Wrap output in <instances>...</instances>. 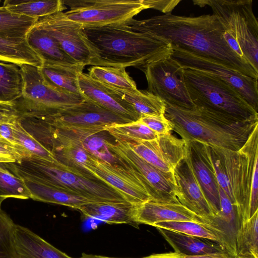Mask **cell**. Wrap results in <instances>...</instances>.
<instances>
[{"mask_svg": "<svg viewBox=\"0 0 258 258\" xmlns=\"http://www.w3.org/2000/svg\"><path fill=\"white\" fill-rule=\"evenodd\" d=\"M240 224L250 218L251 182L258 164V126L237 151L219 148Z\"/></svg>", "mask_w": 258, "mask_h": 258, "instance_id": "cell-7", "label": "cell"}, {"mask_svg": "<svg viewBox=\"0 0 258 258\" xmlns=\"http://www.w3.org/2000/svg\"><path fill=\"white\" fill-rule=\"evenodd\" d=\"M194 5L211 7L225 32L237 42L242 57L258 73V22L252 0H195Z\"/></svg>", "mask_w": 258, "mask_h": 258, "instance_id": "cell-6", "label": "cell"}, {"mask_svg": "<svg viewBox=\"0 0 258 258\" xmlns=\"http://www.w3.org/2000/svg\"><path fill=\"white\" fill-rule=\"evenodd\" d=\"M128 144L148 163L163 172L174 173L176 167L186 155L188 142L171 133L159 135L153 140Z\"/></svg>", "mask_w": 258, "mask_h": 258, "instance_id": "cell-17", "label": "cell"}, {"mask_svg": "<svg viewBox=\"0 0 258 258\" xmlns=\"http://www.w3.org/2000/svg\"><path fill=\"white\" fill-rule=\"evenodd\" d=\"M142 258H173L170 252L152 254Z\"/></svg>", "mask_w": 258, "mask_h": 258, "instance_id": "cell-46", "label": "cell"}, {"mask_svg": "<svg viewBox=\"0 0 258 258\" xmlns=\"http://www.w3.org/2000/svg\"><path fill=\"white\" fill-rule=\"evenodd\" d=\"M0 197L25 200L31 194L20 177L0 166Z\"/></svg>", "mask_w": 258, "mask_h": 258, "instance_id": "cell-38", "label": "cell"}, {"mask_svg": "<svg viewBox=\"0 0 258 258\" xmlns=\"http://www.w3.org/2000/svg\"><path fill=\"white\" fill-rule=\"evenodd\" d=\"M84 67L82 64L43 63L38 69L44 82L53 89L64 93L82 95L79 89L78 75L83 72Z\"/></svg>", "mask_w": 258, "mask_h": 258, "instance_id": "cell-23", "label": "cell"}, {"mask_svg": "<svg viewBox=\"0 0 258 258\" xmlns=\"http://www.w3.org/2000/svg\"><path fill=\"white\" fill-rule=\"evenodd\" d=\"M186 86L196 106L242 121H258V112L239 92L212 75L184 69Z\"/></svg>", "mask_w": 258, "mask_h": 258, "instance_id": "cell-4", "label": "cell"}, {"mask_svg": "<svg viewBox=\"0 0 258 258\" xmlns=\"http://www.w3.org/2000/svg\"><path fill=\"white\" fill-rule=\"evenodd\" d=\"M138 120L159 135L168 134L173 131L172 125L165 116L144 115Z\"/></svg>", "mask_w": 258, "mask_h": 258, "instance_id": "cell-40", "label": "cell"}, {"mask_svg": "<svg viewBox=\"0 0 258 258\" xmlns=\"http://www.w3.org/2000/svg\"><path fill=\"white\" fill-rule=\"evenodd\" d=\"M174 176L178 202L206 223L217 229L215 215L194 171L189 142L186 155L176 167Z\"/></svg>", "mask_w": 258, "mask_h": 258, "instance_id": "cell-16", "label": "cell"}, {"mask_svg": "<svg viewBox=\"0 0 258 258\" xmlns=\"http://www.w3.org/2000/svg\"><path fill=\"white\" fill-rule=\"evenodd\" d=\"M38 19L15 14L0 7V37L25 39Z\"/></svg>", "mask_w": 258, "mask_h": 258, "instance_id": "cell-34", "label": "cell"}, {"mask_svg": "<svg viewBox=\"0 0 258 258\" xmlns=\"http://www.w3.org/2000/svg\"><path fill=\"white\" fill-rule=\"evenodd\" d=\"M188 142L194 171L211 206L216 222V218L220 212L218 183L214 171L202 155L197 143L195 141Z\"/></svg>", "mask_w": 258, "mask_h": 258, "instance_id": "cell-25", "label": "cell"}, {"mask_svg": "<svg viewBox=\"0 0 258 258\" xmlns=\"http://www.w3.org/2000/svg\"><path fill=\"white\" fill-rule=\"evenodd\" d=\"M106 131L115 140L129 144L153 140L159 136L139 120L116 124L107 128Z\"/></svg>", "mask_w": 258, "mask_h": 258, "instance_id": "cell-36", "label": "cell"}, {"mask_svg": "<svg viewBox=\"0 0 258 258\" xmlns=\"http://www.w3.org/2000/svg\"><path fill=\"white\" fill-rule=\"evenodd\" d=\"M134 31L164 38L172 46L215 60L258 80V73L228 45L225 31L213 14L182 16L171 12L125 23Z\"/></svg>", "mask_w": 258, "mask_h": 258, "instance_id": "cell-1", "label": "cell"}, {"mask_svg": "<svg viewBox=\"0 0 258 258\" xmlns=\"http://www.w3.org/2000/svg\"><path fill=\"white\" fill-rule=\"evenodd\" d=\"M109 150L141 176L150 189L153 199L179 203L174 173L163 172L148 163L130 147L128 143L114 140L107 142Z\"/></svg>", "mask_w": 258, "mask_h": 258, "instance_id": "cell-13", "label": "cell"}, {"mask_svg": "<svg viewBox=\"0 0 258 258\" xmlns=\"http://www.w3.org/2000/svg\"><path fill=\"white\" fill-rule=\"evenodd\" d=\"M134 218L138 225L144 224L150 226L158 222L169 221H193L206 223L180 203L163 202L153 199L134 206Z\"/></svg>", "mask_w": 258, "mask_h": 258, "instance_id": "cell-20", "label": "cell"}, {"mask_svg": "<svg viewBox=\"0 0 258 258\" xmlns=\"http://www.w3.org/2000/svg\"><path fill=\"white\" fill-rule=\"evenodd\" d=\"M68 129L81 142L85 149L98 159L110 164H126L109 150L107 142L112 136L106 131L97 128Z\"/></svg>", "mask_w": 258, "mask_h": 258, "instance_id": "cell-27", "label": "cell"}, {"mask_svg": "<svg viewBox=\"0 0 258 258\" xmlns=\"http://www.w3.org/2000/svg\"><path fill=\"white\" fill-rule=\"evenodd\" d=\"M81 94L99 106L132 122L140 118L133 107L102 83L83 72L78 75Z\"/></svg>", "mask_w": 258, "mask_h": 258, "instance_id": "cell-19", "label": "cell"}, {"mask_svg": "<svg viewBox=\"0 0 258 258\" xmlns=\"http://www.w3.org/2000/svg\"><path fill=\"white\" fill-rule=\"evenodd\" d=\"M14 163L23 170L48 183L81 195L95 202H127L110 185L99 180L81 176L57 160L49 161L29 156L24 157L19 162Z\"/></svg>", "mask_w": 258, "mask_h": 258, "instance_id": "cell-5", "label": "cell"}, {"mask_svg": "<svg viewBox=\"0 0 258 258\" xmlns=\"http://www.w3.org/2000/svg\"><path fill=\"white\" fill-rule=\"evenodd\" d=\"M39 118L55 127L68 128H97L106 130L116 124L132 121L119 116L85 99L81 103Z\"/></svg>", "mask_w": 258, "mask_h": 258, "instance_id": "cell-12", "label": "cell"}, {"mask_svg": "<svg viewBox=\"0 0 258 258\" xmlns=\"http://www.w3.org/2000/svg\"><path fill=\"white\" fill-rule=\"evenodd\" d=\"M105 86L129 103L140 118L144 115L164 116L165 102L147 90L129 91Z\"/></svg>", "mask_w": 258, "mask_h": 258, "instance_id": "cell-28", "label": "cell"}, {"mask_svg": "<svg viewBox=\"0 0 258 258\" xmlns=\"http://www.w3.org/2000/svg\"><path fill=\"white\" fill-rule=\"evenodd\" d=\"M93 175L118 190L133 205L153 199L150 189L141 176L126 164H110L98 159Z\"/></svg>", "mask_w": 258, "mask_h": 258, "instance_id": "cell-15", "label": "cell"}, {"mask_svg": "<svg viewBox=\"0 0 258 258\" xmlns=\"http://www.w3.org/2000/svg\"><path fill=\"white\" fill-rule=\"evenodd\" d=\"M88 74L92 79L108 86L129 91L138 89L125 68L93 66L89 69Z\"/></svg>", "mask_w": 258, "mask_h": 258, "instance_id": "cell-35", "label": "cell"}, {"mask_svg": "<svg viewBox=\"0 0 258 258\" xmlns=\"http://www.w3.org/2000/svg\"><path fill=\"white\" fill-rule=\"evenodd\" d=\"M149 6V9L161 11L165 14L171 12L172 10L180 2V0L172 1H155L144 0Z\"/></svg>", "mask_w": 258, "mask_h": 258, "instance_id": "cell-43", "label": "cell"}, {"mask_svg": "<svg viewBox=\"0 0 258 258\" xmlns=\"http://www.w3.org/2000/svg\"><path fill=\"white\" fill-rule=\"evenodd\" d=\"M0 137L4 138L15 146L23 151L28 155V156H29L28 153L18 144L13 132L12 123H0Z\"/></svg>", "mask_w": 258, "mask_h": 258, "instance_id": "cell-44", "label": "cell"}, {"mask_svg": "<svg viewBox=\"0 0 258 258\" xmlns=\"http://www.w3.org/2000/svg\"><path fill=\"white\" fill-rule=\"evenodd\" d=\"M6 199L5 198L0 197V211H1V204L2 202Z\"/></svg>", "mask_w": 258, "mask_h": 258, "instance_id": "cell-48", "label": "cell"}, {"mask_svg": "<svg viewBox=\"0 0 258 258\" xmlns=\"http://www.w3.org/2000/svg\"><path fill=\"white\" fill-rule=\"evenodd\" d=\"M165 103L164 116L173 131L188 142L237 151L258 126V121L239 120L200 107L189 109Z\"/></svg>", "mask_w": 258, "mask_h": 258, "instance_id": "cell-3", "label": "cell"}, {"mask_svg": "<svg viewBox=\"0 0 258 258\" xmlns=\"http://www.w3.org/2000/svg\"><path fill=\"white\" fill-rule=\"evenodd\" d=\"M20 66L23 79V92L14 103L19 116H40L78 104L85 98L82 95L58 91L44 81L38 68L24 64Z\"/></svg>", "mask_w": 258, "mask_h": 258, "instance_id": "cell-8", "label": "cell"}, {"mask_svg": "<svg viewBox=\"0 0 258 258\" xmlns=\"http://www.w3.org/2000/svg\"><path fill=\"white\" fill-rule=\"evenodd\" d=\"M14 235L17 258H73L24 226L16 224Z\"/></svg>", "mask_w": 258, "mask_h": 258, "instance_id": "cell-21", "label": "cell"}, {"mask_svg": "<svg viewBox=\"0 0 258 258\" xmlns=\"http://www.w3.org/2000/svg\"><path fill=\"white\" fill-rule=\"evenodd\" d=\"M79 210L86 217L109 224L124 223L135 227L138 226L134 218V206L127 202L90 203L82 205Z\"/></svg>", "mask_w": 258, "mask_h": 258, "instance_id": "cell-26", "label": "cell"}, {"mask_svg": "<svg viewBox=\"0 0 258 258\" xmlns=\"http://www.w3.org/2000/svg\"><path fill=\"white\" fill-rule=\"evenodd\" d=\"M94 59L93 66L134 67L142 71L148 66L170 57L172 47L167 40L139 32L126 24L83 27Z\"/></svg>", "mask_w": 258, "mask_h": 258, "instance_id": "cell-2", "label": "cell"}, {"mask_svg": "<svg viewBox=\"0 0 258 258\" xmlns=\"http://www.w3.org/2000/svg\"><path fill=\"white\" fill-rule=\"evenodd\" d=\"M236 255L258 258V211L242 223L236 236Z\"/></svg>", "mask_w": 258, "mask_h": 258, "instance_id": "cell-33", "label": "cell"}, {"mask_svg": "<svg viewBox=\"0 0 258 258\" xmlns=\"http://www.w3.org/2000/svg\"><path fill=\"white\" fill-rule=\"evenodd\" d=\"M3 6L15 14L38 19L63 12L67 9L62 0H6Z\"/></svg>", "mask_w": 258, "mask_h": 258, "instance_id": "cell-31", "label": "cell"}, {"mask_svg": "<svg viewBox=\"0 0 258 258\" xmlns=\"http://www.w3.org/2000/svg\"><path fill=\"white\" fill-rule=\"evenodd\" d=\"M19 118L15 103L0 101V123H12Z\"/></svg>", "mask_w": 258, "mask_h": 258, "instance_id": "cell-42", "label": "cell"}, {"mask_svg": "<svg viewBox=\"0 0 258 258\" xmlns=\"http://www.w3.org/2000/svg\"><path fill=\"white\" fill-rule=\"evenodd\" d=\"M15 223L5 212L0 211V258H17Z\"/></svg>", "mask_w": 258, "mask_h": 258, "instance_id": "cell-39", "label": "cell"}, {"mask_svg": "<svg viewBox=\"0 0 258 258\" xmlns=\"http://www.w3.org/2000/svg\"><path fill=\"white\" fill-rule=\"evenodd\" d=\"M58 43L62 50L77 63L91 65L93 53L86 41L83 26L69 19L63 12L38 19L36 24Z\"/></svg>", "mask_w": 258, "mask_h": 258, "instance_id": "cell-14", "label": "cell"}, {"mask_svg": "<svg viewBox=\"0 0 258 258\" xmlns=\"http://www.w3.org/2000/svg\"><path fill=\"white\" fill-rule=\"evenodd\" d=\"M70 10V20L83 27H100L124 24L149 9L144 0H62Z\"/></svg>", "mask_w": 258, "mask_h": 258, "instance_id": "cell-9", "label": "cell"}, {"mask_svg": "<svg viewBox=\"0 0 258 258\" xmlns=\"http://www.w3.org/2000/svg\"><path fill=\"white\" fill-rule=\"evenodd\" d=\"M0 60L19 66L27 64L42 67L41 58L28 44L26 39L0 37Z\"/></svg>", "mask_w": 258, "mask_h": 258, "instance_id": "cell-29", "label": "cell"}, {"mask_svg": "<svg viewBox=\"0 0 258 258\" xmlns=\"http://www.w3.org/2000/svg\"><path fill=\"white\" fill-rule=\"evenodd\" d=\"M234 258H249V257H243V256H240L236 255Z\"/></svg>", "mask_w": 258, "mask_h": 258, "instance_id": "cell-49", "label": "cell"}, {"mask_svg": "<svg viewBox=\"0 0 258 258\" xmlns=\"http://www.w3.org/2000/svg\"><path fill=\"white\" fill-rule=\"evenodd\" d=\"M26 39L30 47L41 58L43 63L69 66L80 64L62 50L53 37L36 24L28 32Z\"/></svg>", "mask_w": 258, "mask_h": 258, "instance_id": "cell-22", "label": "cell"}, {"mask_svg": "<svg viewBox=\"0 0 258 258\" xmlns=\"http://www.w3.org/2000/svg\"><path fill=\"white\" fill-rule=\"evenodd\" d=\"M171 57L184 69L206 73L218 78L237 90L258 111L257 80L238 72L215 60L172 46Z\"/></svg>", "mask_w": 258, "mask_h": 258, "instance_id": "cell-11", "label": "cell"}, {"mask_svg": "<svg viewBox=\"0 0 258 258\" xmlns=\"http://www.w3.org/2000/svg\"><path fill=\"white\" fill-rule=\"evenodd\" d=\"M18 144L29 156L49 161L56 160L51 151L46 148L21 124L19 119L12 123Z\"/></svg>", "mask_w": 258, "mask_h": 258, "instance_id": "cell-37", "label": "cell"}, {"mask_svg": "<svg viewBox=\"0 0 258 258\" xmlns=\"http://www.w3.org/2000/svg\"><path fill=\"white\" fill-rule=\"evenodd\" d=\"M0 2H1V1L0 0Z\"/></svg>", "mask_w": 258, "mask_h": 258, "instance_id": "cell-50", "label": "cell"}, {"mask_svg": "<svg viewBox=\"0 0 258 258\" xmlns=\"http://www.w3.org/2000/svg\"><path fill=\"white\" fill-rule=\"evenodd\" d=\"M173 258H234L228 252H221L204 254L195 256H186L179 254L176 252H170Z\"/></svg>", "mask_w": 258, "mask_h": 258, "instance_id": "cell-45", "label": "cell"}, {"mask_svg": "<svg viewBox=\"0 0 258 258\" xmlns=\"http://www.w3.org/2000/svg\"><path fill=\"white\" fill-rule=\"evenodd\" d=\"M23 87L20 66L0 60V101L14 103L22 97Z\"/></svg>", "mask_w": 258, "mask_h": 258, "instance_id": "cell-32", "label": "cell"}, {"mask_svg": "<svg viewBox=\"0 0 258 258\" xmlns=\"http://www.w3.org/2000/svg\"><path fill=\"white\" fill-rule=\"evenodd\" d=\"M156 228L174 249V252L183 255L195 256L228 252L221 244L215 241L170 230Z\"/></svg>", "mask_w": 258, "mask_h": 258, "instance_id": "cell-24", "label": "cell"}, {"mask_svg": "<svg viewBox=\"0 0 258 258\" xmlns=\"http://www.w3.org/2000/svg\"><path fill=\"white\" fill-rule=\"evenodd\" d=\"M142 71L147 81V90L165 103L184 108L196 106L186 86L184 69L171 57L151 64Z\"/></svg>", "mask_w": 258, "mask_h": 258, "instance_id": "cell-10", "label": "cell"}, {"mask_svg": "<svg viewBox=\"0 0 258 258\" xmlns=\"http://www.w3.org/2000/svg\"><path fill=\"white\" fill-rule=\"evenodd\" d=\"M25 156L28 155L23 151L0 137V157L19 162Z\"/></svg>", "mask_w": 258, "mask_h": 258, "instance_id": "cell-41", "label": "cell"}, {"mask_svg": "<svg viewBox=\"0 0 258 258\" xmlns=\"http://www.w3.org/2000/svg\"><path fill=\"white\" fill-rule=\"evenodd\" d=\"M78 258H119V257H109L100 255L92 254H86L83 253L81 256Z\"/></svg>", "mask_w": 258, "mask_h": 258, "instance_id": "cell-47", "label": "cell"}, {"mask_svg": "<svg viewBox=\"0 0 258 258\" xmlns=\"http://www.w3.org/2000/svg\"><path fill=\"white\" fill-rule=\"evenodd\" d=\"M8 164L11 171L23 180L31 194V199L34 200L77 210L83 205L97 203L81 195L48 183L20 169L14 162Z\"/></svg>", "mask_w": 258, "mask_h": 258, "instance_id": "cell-18", "label": "cell"}, {"mask_svg": "<svg viewBox=\"0 0 258 258\" xmlns=\"http://www.w3.org/2000/svg\"><path fill=\"white\" fill-rule=\"evenodd\" d=\"M152 226L217 242L221 244L230 253L224 234L207 223L193 221H169L158 222L153 224Z\"/></svg>", "mask_w": 258, "mask_h": 258, "instance_id": "cell-30", "label": "cell"}]
</instances>
